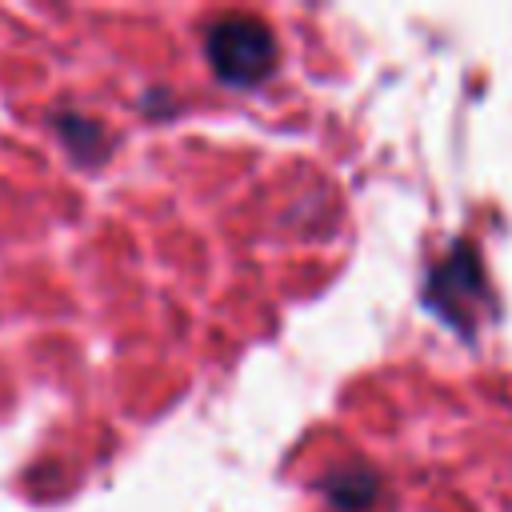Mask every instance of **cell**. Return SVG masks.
I'll use <instances>...</instances> for the list:
<instances>
[{
    "mask_svg": "<svg viewBox=\"0 0 512 512\" xmlns=\"http://www.w3.org/2000/svg\"><path fill=\"white\" fill-rule=\"evenodd\" d=\"M52 128H56V136L64 140V148H68L76 160H84V164H96V160L108 152V136H104V128H100L92 116H80V112L60 108V112L52 116Z\"/></svg>",
    "mask_w": 512,
    "mask_h": 512,
    "instance_id": "obj_4",
    "label": "cell"
},
{
    "mask_svg": "<svg viewBox=\"0 0 512 512\" xmlns=\"http://www.w3.org/2000/svg\"><path fill=\"white\" fill-rule=\"evenodd\" d=\"M320 488H324L332 508H340V512H368L376 504V496H380V476L372 468H364V464H348V468L328 472Z\"/></svg>",
    "mask_w": 512,
    "mask_h": 512,
    "instance_id": "obj_3",
    "label": "cell"
},
{
    "mask_svg": "<svg viewBox=\"0 0 512 512\" xmlns=\"http://www.w3.org/2000/svg\"><path fill=\"white\" fill-rule=\"evenodd\" d=\"M424 304L460 336H476V328L496 312L488 276H484L472 244H464V240L452 244V252L428 268Z\"/></svg>",
    "mask_w": 512,
    "mask_h": 512,
    "instance_id": "obj_1",
    "label": "cell"
},
{
    "mask_svg": "<svg viewBox=\"0 0 512 512\" xmlns=\"http://www.w3.org/2000/svg\"><path fill=\"white\" fill-rule=\"evenodd\" d=\"M204 60L216 80L232 88H256L276 72L280 44L256 16H220L204 32Z\"/></svg>",
    "mask_w": 512,
    "mask_h": 512,
    "instance_id": "obj_2",
    "label": "cell"
}]
</instances>
